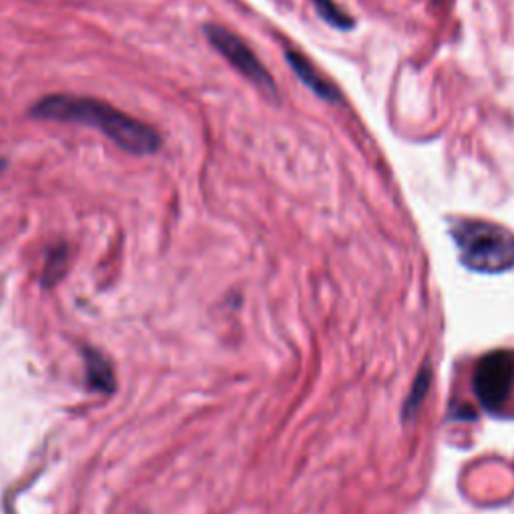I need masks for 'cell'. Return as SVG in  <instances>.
<instances>
[{
    "mask_svg": "<svg viewBox=\"0 0 514 514\" xmlns=\"http://www.w3.org/2000/svg\"><path fill=\"white\" fill-rule=\"evenodd\" d=\"M286 59H288L292 71L300 77V81H302L312 93H316L320 99H324V101H328V103H342V101H344L340 89H338L334 83H330L302 53H298V51H288V53H286Z\"/></svg>",
    "mask_w": 514,
    "mask_h": 514,
    "instance_id": "cell-5",
    "label": "cell"
},
{
    "mask_svg": "<svg viewBox=\"0 0 514 514\" xmlns=\"http://www.w3.org/2000/svg\"><path fill=\"white\" fill-rule=\"evenodd\" d=\"M85 368H87V384L95 392L113 394L117 388L115 370L105 354L99 350H85Z\"/></svg>",
    "mask_w": 514,
    "mask_h": 514,
    "instance_id": "cell-6",
    "label": "cell"
},
{
    "mask_svg": "<svg viewBox=\"0 0 514 514\" xmlns=\"http://www.w3.org/2000/svg\"><path fill=\"white\" fill-rule=\"evenodd\" d=\"M67 264H69L67 243L53 245L47 253V264H45V272H43V286L45 288L57 286L63 280V276L67 274Z\"/></svg>",
    "mask_w": 514,
    "mask_h": 514,
    "instance_id": "cell-7",
    "label": "cell"
},
{
    "mask_svg": "<svg viewBox=\"0 0 514 514\" xmlns=\"http://www.w3.org/2000/svg\"><path fill=\"white\" fill-rule=\"evenodd\" d=\"M474 394L488 412H500L514 392V352L496 350L478 360L474 368Z\"/></svg>",
    "mask_w": 514,
    "mask_h": 514,
    "instance_id": "cell-3",
    "label": "cell"
},
{
    "mask_svg": "<svg viewBox=\"0 0 514 514\" xmlns=\"http://www.w3.org/2000/svg\"><path fill=\"white\" fill-rule=\"evenodd\" d=\"M205 37L211 43V47L235 69L239 71L245 79H249L251 83H255L257 87L262 89H270L276 91L274 79L268 73V69L260 63V59L255 57V53L231 31L219 27V25H207L205 29Z\"/></svg>",
    "mask_w": 514,
    "mask_h": 514,
    "instance_id": "cell-4",
    "label": "cell"
},
{
    "mask_svg": "<svg viewBox=\"0 0 514 514\" xmlns=\"http://www.w3.org/2000/svg\"><path fill=\"white\" fill-rule=\"evenodd\" d=\"M318 15L338 31L354 29V19L336 3V0H312Z\"/></svg>",
    "mask_w": 514,
    "mask_h": 514,
    "instance_id": "cell-8",
    "label": "cell"
},
{
    "mask_svg": "<svg viewBox=\"0 0 514 514\" xmlns=\"http://www.w3.org/2000/svg\"><path fill=\"white\" fill-rule=\"evenodd\" d=\"M460 262L482 274H500L514 268V233L488 221H458L452 229Z\"/></svg>",
    "mask_w": 514,
    "mask_h": 514,
    "instance_id": "cell-2",
    "label": "cell"
},
{
    "mask_svg": "<svg viewBox=\"0 0 514 514\" xmlns=\"http://www.w3.org/2000/svg\"><path fill=\"white\" fill-rule=\"evenodd\" d=\"M29 117L51 123H73L101 131L121 151L145 157L161 149L163 139L149 123L93 97L53 93L29 107Z\"/></svg>",
    "mask_w": 514,
    "mask_h": 514,
    "instance_id": "cell-1",
    "label": "cell"
},
{
    "mask_svg": "<svg viewBox=\"0 0 514 514\" xmlns=\"http://www.w3.org/2000/svg\"><path fill=\"white\" fill-rule=\"evenodd\" d=\"M7 165H9V161L5 159V157H0V173H5V169H7Z\"/></svg>",
    "mask_w": 514,
    "mask_h": 514,
    "instance_id": "cell-10",
    "label": "cell"
},
{
    "mask_svg": "<svg viewBox=\"0 0 514 514\" xmlns=\"http://www.w3.org/2000/svg\"><path fill=\"white\" fill-rule=\"evenodd\" d=\"M428 386H430V370L426 368V374L422 372L420 376H418V380H416V384H414V390H412V394H410V398H408V404H406V414H416L418 412V408H420V404H422V400H424V394L428 392Z\"/></svg>",
    "mask_w": 514,
    "mask_h": 514,
    "instance_id": "cell-9",
    "label": "cell"
}]
</instances>
